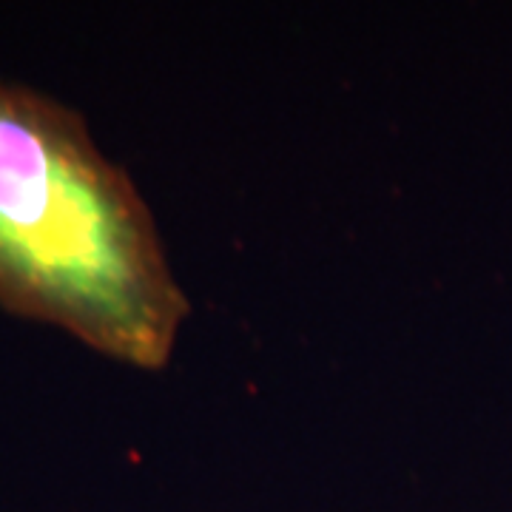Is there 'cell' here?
I'll list each match as a JSON object with an SVG mask.
<instances>
[{
	"label": "cell",
	"mask_w": 512,
	"mask_h": 512,
	"mask_svg": "<svg viewBox=\"0 0 512 512\" xmlns=\"http://www.w3.org/2000/svg\"><path fill=\"white\" fill-rule=\"evenodd\" d=\"M0 308L137 370L171 362L191 313L134 180L77 111L9 80H0Z\"/></svg>",
	"instance_id": "cell-1"
}]
</instances>
